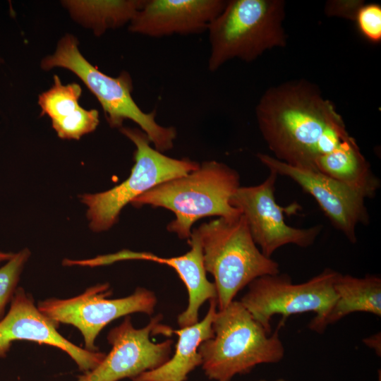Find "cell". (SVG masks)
I'll return each mask as SVG.
<instances>
[{
    "mask_svg": "<svg viewBox=\"0 0 381 381\" xmlns=\"http://www.w3.org/2000/svg\"><path fill=\"white\" fill-rule=\"evenodd\" d=\"M256 117L274 157L300 169L316 171L320 157L354 140L334 104L305 81L269 89Z\"/></svg>",
    "mask_w": 381,
    "mask_h": 381,
    "instance_id": "6da1fadb",
    "label": "cell"
},
{
    "mask_svg": "<svg viewBox=\"0 0 381 381\" xmlns=\"http://www.w3.org/2000/svg\"><path fill=\"white\" fill-rule=\"evenodd\" d=\"M240 186V176L235 169L222 162L206 161L186 175L158 184L131 204L135 207L147 205L171 211L175 218L167 224V231L188 240L193 225L203 217L234 219L241 214L230 203Z\"/></svg>",
    "mask_w": 381,
    "mask_h": 381,
    "instance_id": "7a4b0ae2",
    "label": "cell"
},
{
    "mask_svg": "<svg viewBox=\"0 0 381 381\" xmlns=\"http://www.w3.org/2000/svg\"><path fill=\"white\" fill-rule=\"evenodd\" d=\"M214 335L198 348L202 368L214 381H231L260 364L281 361L285 349L278 329L269 334L240 301L218 310L212 322Z\"/></svg>",
    "mask_w": 381,
    "mask_h": 381,
    "instance_id": "3957f363",
    "label": "cell"
},
{
    "mask_svg": "<svg viewBox=\"0 0 381 381\" xmlns=\"http://www.w3.org/2000/svg\"><path fill=\"white\" fill-rule=\"evenodd\" d=\"M202 246L206 272L214 279L218 310L255 279L279 273V264L255 243L244 216L219 217L195 229Z\"/></svg>",
    "mask_w": 381,
    "mask_h": 381,
    "instance_id": "277c9868",
    "label": "cell"
},
{
    "mask_svg": "<svg viewBox=\"0 0 381 381\" xmlns=\"http://www.w3.org/2000/svg\"><path fill=\"white\" fill-rule=\"evenodd\" d=\"M282 0H231L210 24L209 71H216L237 58L253 61L264 52L284 47Z\"/></svg>",
    "mask_w": 381,
    "mask_h": 381,
    "instance_id": "5b68a950",
    "label": "cell"
},
{
    "mask_svg": "<svg viewBox=\"0 0 381 381\" xmlns=\"http://www.w3.org/2000/svg\"><path fill=\"white\" fill-rule=\"evenodd\" d=\"M41 66L45 71L64 68L75 74L99 102L111 128H121L123 121L129 119L148 136L156 150L164 152L174 147L176 128L159 124L156 111L147 113L138 107L131 95L133 86L130 74L123 71L111 77L100 71L80 53L73 35L64 36L54 53L42 60Z\"/></svg>",
    "mask_w": 381,
    "mask_h": 381,
    "instance_id": "8992f818",
    "label": "cell"
},
{
    "mask_svg": "<svg viewBox=\"0 0 381 381\" xmlns=\"http://www.w3.org/2000/svg\"><path fill=\"white\" fill-rule=\"evenodd\" d=\"M121 133L135 146V164L130 176L114 188L80 196L87 207L90 228L95 232L107 231L118 221L121 210L144 193L170 179L198 168L200 164L188 158L168 157L150 145L148 136L140 128L122 126Z\"/></svg>",
    "mask_w": 381,
    "mask_h": 381,
    "instance_id": "52a82bcc",
    "label": "cell"
},
{
    "mask_svg": "<svg viewBox=\"0 0 381 381\" xmlns=\"http://www.w3.org/2000/svg\"><path fill=\"white\" fill-rule=\"evenodd\" d=\"M338 274L327 268L300 284L293 283L285 274L264 275L248 285V291L239 301L269 334L275 315L285 318L308 312L315 314L308 328L322 333L326 318L337 299L334 286Z\"/></svg>",
    "mask_w": 381,
    "mask_h": 381,
    "instance_id": "ba28073f",
    "label": "cell"
},
{
    "mask_svg": "<svg viewBox=\"0 0 381 381\" xmlns=\"http://www.w3.org/2000/svg\"><path fill=\"white\" fill-rule=\"evenodd\" d=\"M111 294L109 284H101L73 298L46 299L40 302L37 308L56 322L76 327L83 337L85 349L98 351L95 339L106 325L134 313L150 315L157 304L155 294L143 287H138L124 298H108Z\"/></svg>",
    "mask_w": 381,
    "mask_h": 381,
    "instance_id": "9c48e42d",
    "label": "cell"
},
{
    "mask_svg": "<svg viewBox=\"0 0 381 381\" xmlns=\"http://www.w3.org/2000/svg\"><path fill=\"white\" fill-rule=\"evenodd\" d=\"M162 319V315H156L146 326L136 329L131 317L126 316L119 325L108 333L107 340L111 349L95 368L85 373L87 381L132 379L167 361L171 357L173 341L168 339L155 343L150 340L151 335L170 336L173 333L171 327L160 323Z\"/></svg>",
    "mask_w": 381,
    "mask_h": 381,
    "instance_id": "30bf717a",
    "label": "cell"
},
{
    "mask_svg": "<svg viewBox=\"0 0 381 381\" xmlns=\"http://www.w3.org/2000/svg\"><path fill=\"white\" fill-rule=\"evenodd\" d=\"M277 176L270 171L260 184L240 186L230 200L244 216L255 243L268 258L287 244L310 246L322 231L321 225L301 229L286 224L284 216L286 208L279 205L274 197Z\"/></svg>",
    "mask_w": 381,
    "mask_h": 381,
    "instance_id": "8fae6325",
    "label": "cell"
},
{
    "mask_svg": "<svg viewBox=\"0 0 381 381\" xmlns=\"http://www.w3.org/2000/svg\"><path fill=\"white\" fill-rule=\"evenodd\" d=\"M258 157L270 171L290 178L312 195L332 224L351 243L357 241V226L369 223L361 193L321 172L289 165L267 154L259 153Z\"/></svg>",
    "mask_w": 381,
    "mask_h": 381,
    "instance_id": "7c38bea8",
    "label": "cell"
},
{
    "mask_svg": "<svg viewBox=\"0 0 381 381\" xmlns=\"http://www.w3.org/2000/svg\"><path fill=\"white\" fill-rule=\"evenodd\" d=\"M58 326L59 323L35 306L30 294L23 288H17L8 313L0 321V357L6 356L13 341L27 340L62 350L85 373L102 361L105 353L75 345L58 332Z\"/></svg>",
    "mask_w": 381,
    "mask_h": 381,
    "instance_id": "4fadbf2b",
    "label": "cell"
},
{
    "mask_svg": "<svg viewBox=\"0 0 381 381\" xmlns=\"http://www.w3.org/2000/svg\"><path fill=\"white\" fill-rule=\"evenodd\" d=\"M226 4L223 0H145L128 30L150 37L200 33Z\"/></svg>",
    "mask_w": 381,
    "mask_h": 381,
    "instance_id": "5bb4252c",
    "label": "cell"
},
{
    "mask_svg": "<svg viewBox=\"0 0 381 381\" xmlns=\"http://www.w3.org/2000/svg\"><path fill=\"white\" fill-rule=\"evenodd\" d=\"M190 250L185 254L171 258H163L148 252H133L123 250L120 252L99 256L85 260L86 265L97 266L114 263L120 260H140L166 265L174 269L183 282L188 294V303L184 311L178 315L180 327L194 325L198 322L200 308L206 301L217 299L214 282L207 278L204 266L202 248L195 229L188 239Z\"/></svg>",
    "mask_w": 381,
    "mask_h": 381,
    "instance_id": "9a60e30c",
    "label": "cell"
},
{
    "mask_svg": "<svg viewBox=\"0 0 381 381\" xmlns=\"http://www.w3.org/2000/svg\"><path fill=\"white\" fill-rule=\"evenodd\" d=\"M81 93L78 84L64 85L55 75L52 86L39 96L41 115L51 119L52 127L60 138L78 140L94 131L99 124L97 110H87L80 106Z\"/></svg>",
    "mask_w": 381,
    "mask_h": 381,
    "instance_id": "2e32d148",
    "label": "cell"
},
{
    "mask_svg": "<svg viewBox=\"0 0 381 381\" xmlns=\"http://www.w3.org/2000/svg\"><path fill=\"white\" fill-rule=\"evenodd\" d=\"M209 301L208 311L201 321L173 329L178 336L174 355L159 367L132 378L133 381H185L191 371L201 365L198 348L213 337L212 322L217 311V299Z\"/></svg>",
    "mask_w": 381,
    "mask_h": 381,
    "instance_id": "e0dca14e",
    "label": "cell"
},
{
    "mask_svg": "<svg viewBox=\"0 0 381 381\" xmlns=\"http://www.w3.org/2000/svg\"><path fill=\"white\" fill-rule=\"evenodd\" d=\"M315 169L353 188L365 198L374 197L380 187L379 179L355 139L320 157L315 162Z\"/></svg>",
    "mask_w": 381,
    "mask_h": 381,
    "instance_id": "ac0fdd59",
    "label": "cell"
},
{
    "mask_svg": "<svg viewBox=\"0 0 381 381\" xmlns=\"http://www.w3.org/2000/svg\"><path fill=\"white\" fill-rule=\"evenodd\" d=\"M334 287L337 299L326 318V327L353 313L381 316L380 277L368 274L359 278L339 273Z\"/></svg>",
    "mask_w": 381,
    "mask_h": 381,
    "instance_id": "d6986e66",
    "label": "cell"
},
{
    "mask_svg": "<svg viewBox=\"0 0 381 381\" xmlns=\"http://www.w3.org/2000/svg\"><path fill=\"white\" fill-rule=\"evenodd\" d=\"M144 2L145 0L66 1L64 4L77 21L99 35L109 28L130 23Z\"/></svg>",
    "mask_w": 381,
    "mask_h": 381,
    "instance_id": "ffe728a7",
    "label": "cell"
},
{
    "mask_svg": "<svg viewBox=\"0 0 381 381\" xmlns=\"http://www.w3.org/2000/svg\"><path fill=\"white\" fill-rule=\"evenodd\" d=\"M30 252L25 248L17 253L0 267V321L5 316L7 304L11 301L17 289L20 274Z\"/></svg>",
    "mask_w": 381,
    "mask_h": 381,
    "instance_id": "44dd1931",
    "label": "cell"
},
{
    "mask_svg": "<svg viewBox=\"0 0 381 381\" xmlns=\"http://www.w3.org/2000/svg\"><path fill=\"white\" fill-rule=\"evenodd\" d=\"M355 21L362 35L369 41L380 42L381 7L378 4H363L357 13Z\"/></svg>",
    "mask_w": 381,
    "mask_h": 381,
    "instance_id": "7402d4cb",
    "label": "cell"
},
{
    "mask_svg": "<svg viewBox=\"0 0 381 381\" xmlns=\"http://www.w3.org/2000/svg\"><path fill=\"white\" fill-rule=\"evenodd\" d=\"M363 5L362 1H329L327 3L325 11L327 16H337L355 20L356 14Z\"/></svg>",
    "mask_w": 381,
    "mask_h": 381,
    "instance_id": "603a6c76",
    "label": "cell"
},
{
    "mask_svg": "<svg viewBox=\"0 0 381 381\" xmlns=\"http://www.w3.org/2000/svg\"><path fill=\"white\" fill-rule=\"evenodd\" d=\"M380 333H377L375 335L363 339L365 344L370 348L374 349L378 356L381 353V342Z\"/></svg>",
    "mask_w": 381,
    "mask_h": 381,
    "instance_id": "cb8c5ba5",
    "label": "cell"
},
{
    "mask_svg": "<svg viewBox=\"0 0 381 381\" xmlns=\"http://www.w3.org/2000/svg\"><path fill=\"white\" fill-rule=\"evenodd\" d=\"M14 253H4L0 251V262L1 261H8L10 260Z\"/></svg>",
    "mask_w": 381,
    "mask_h": 381,
    "instance_id": "d4e9b609",
    "label": "cell"
},
{
    "mask_svg": "<svg viewBox=\"0 0 381 381\" xmlns=\"http://www.w3.org/2000/svg\"><path fill=\"white\" fill-rule=\"evenodd\" d=\"M78 381H87V374L85 373V375L80 376Z\"/></svg>",
    "mask_w": 381,
    "mask_h": 381,
    "instance_id": "484cf974",
    "label": "cell"
},
{
    "mask_svg": "<svg viewBox=\"0 0 381 381\" xmlns=\"http://www.w3.org/2000/svg\"><path fill=\"white\" fill-rule=\"evenodd\" d=\"M258 381H269V380H260ZM273 381H290V380H288L286 379H284V378H279V379H277L275 380H273Z\"/></svg>",
    "mask_w": 381,
    "mask_h": 381,
    "instance_id": "4316f807",
    "label": "cell"
},
{
    "mask_svg": "<svg viewBox=\"0 0 381 381\" xmlns=\"http://www.w3.org/2000/svg\"><path fill=\"white\" fill-rule=\"evenodd\" d=\"M378 381H381V372L380 370L378 371Z\"/></svg>",
    "mask_w": 381,
    "mask_h": 381,
    "instance_id": "83f0119b",
    "label": "cell"
}]
</instances>
